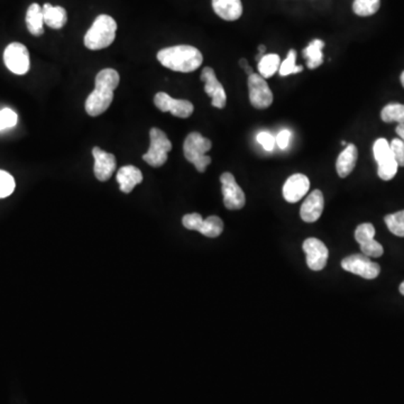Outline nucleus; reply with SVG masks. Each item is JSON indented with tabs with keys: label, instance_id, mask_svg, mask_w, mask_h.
<instances>
[{
	"label": "nucleus",
	"instance_id": "nucleus-28",
	"mask_svg": "<svg viewBox=\"0 0 404 404\" xmlns=\"http://www.w3.org/2000/svg\"><path fill=\"white\" fill-rule=\"evenodd\" d=\"M296 52L294 50L288 51V57L281 63L279 73L281 77L290 76V74H296V73L302 72L303 67L301 65H296Z\"/></svg>",
	"mask_w": 404,
	"mask_h": 404
},
{
	"label": "nucleus",
	"instance_id": "nucleus-39",
	"mask_svg": "<svg viewBox=\"0 0 404 404\" xmlns=\"http://www.w3.org/2000/svg\"><path fill=\"white\" fill-rule=\"evenodd\" d=\"M240 67H242V69H244V67H247L248 65L247 60L246 59L240 60Z\"/></svg>",
	"mask_w": 404,
	"mask_h": 404
},
{
	"label": "nucleus",
	"instance_id": "nucleus-25",
	"mask_svg": "<svg viewBox=\"0 0 404 404\" xmlns=\"http://www.w3.org/2000/svg\"><path fill=\"white\" fill-rule=\"evenodd\" d=\"M381 118L384 123L404 124V105L401 103H388L381 111Z\"/></svg>",
	"mask_w": 404,
	"mask_h": 404
},
{
	"label": "nucleus",
	"instance_id": "nucleus-19",
	"mask_svg": "<svg viewBox=\"0 0 404 404\" xmlns=\"http://www.w3.org/2000/svg\"><path fill=\"white\" fill-rule=\"evenodd\" d=\"M213 9L220 18L234 22L242 15L240 0H213Z\"/></svg>",
	"mask_w": 404,
	"mask_h": 404
},
{
	"label": "nucleus",
	"instance_id": "nucleus-4",
	"mask_svg": "<svg viewBox=\"0 0 404 404\" xmlns=\"http://www.w3.org/2000/svg\"><path fill=\"white\" fill-rule=\"evenodd\" d=\"M213 143L209 138H203L198 132L190 133L184 140V157L194 165L198 172L203 173L211 163V157L207 155Z\"/></svg>",
	"mask_w": 404,
	"mask_h": 404
},
{
	"label": "nucleus",
	"instance_id": "nucleus-13",
	"mask_svg": "<svg viewBox=\"0 0 404 404\" xmlns=\"http://www.w3.org/2000/svg\"><path fill=\"white\" fill-rule=\"evenodd\" d=\"M303 251L307 255V264L313 271H321L328 262L329 251L318 238H308L303 242Z\"/></svg>",
	"mask_w": 404,
	"mask_h": 404
},
{
	"label": "nucleus",
	"instance_id": "nucleus-11",
	"mask_svg": "<svg viewBox=\"0 0 404 404\" xmlns=\"http://www.w3.org/2000/svg\"><path fill=\"white\" fill-rule=\"evenodd\" d=\"M154 103L162 113H171L179 118H189L194 111L193 105L189 100L174 99L165 92H157Z\"/></svg>",
	"mask_w": 404,
	"mask_h": 404
},
{
	"label": "nucleus",
	"instance_id": "nucleus-29",
	"mask_svg": "<svg viewBox=\"0 0 404 404\" xmlns=\"http://www.w3.org/2000/svg\"><path fill=\"white\" fill-rule=\"evenodd\" d=\"M359 246H361V253L367 256V257H369V259H371V257H375V259H376V257H381L383 253H384V248H383L380 242L375 240V238L374 240H366V242H361V244H359Z\"/></svg>",
	"mask_w": 404,
	"mask_h": 404
},
{
	"label": "nucleus",
	"instance_id": "nucleus-31",
	"mask_svg": "<svg viewBox=\"0 0 404 404\" xmlns=\"http://www.w3.org/2000/svg\"><path fill=\"white\" fill-rule=\"evenodd\" d=\"M375 228L372 224L366 223V224L359 225L355 230V240L359 244L366 242V240H374Z\"/></svg>",
	"mask_w": 404,
	"mask_h": 404
},
{
	"label": "nucleus",
	"instance_id": "nucleus-41",
	"mask_svg": "<svg viewBox=\"0 0 404 404\" xmlns=\"http://www.w3.org/2000/svg\"><path fill=\"white\" fill-rule=\"evenodd\" d=\"M399 290L400 293H401L402 296H404V282L401 283V286H400Z\"/></svg>",
	"mask_w": 404,
	"mask_h": 404
},
{
	"label": "nucleus",
	"instance_id": "nucleus-20",
	"mask_svg": "<svg viewBox=\"0 0 404 404\" xmlns=\"http://www.w3.org/2000/svg\"><path fill=\"white\" fill-rule=\"evenodd\" d=\"M44 16V24L53 30H61L67 22V13L61 6H52L51 4H44L42 7Z\"/></svg>",
	"mask_w": 404,
	"mask_h": 404
},
{
	"label": "nucleus",
	"instance_id": "nucleus-9",
	"mask_svg": "<svg viewBox=\"0 0 404 404\" xmlns=\"http://www.w3.org/2000/svg\"><path fill=\"white\" fill-rule=\"evenodd\" d=\"M221 191L224 196V205L228 211H240L246 203L245 193L238 186L232 173L225 172L220 175Z\"/></svg>",
	"mask_w": 404,
	"mask_h": 404
},
{
	"label": "nucleus",
	"instance_id": "nucleus-22",
	"mask_svg": "<svg viewBox=\"0 0 404 404\" xmlns=\"http://www.w3.org/2000/svg\"><path fill=\"white\" fill-rule=\"evenodd\" d=\"M325 47V42L321 40H313L309 45L303 50V57L307 59V65L309 69L313 70L320 67L323 63L322 49Z\"/></svg>",
	"mask_w": 404,
	"mask_h": 404
},
{
	"label": "nucleus",
	"instance_id": "nucleus-3",
	"mask_svg": "<svg viewBox=\"0 0 404 404\" xmlns=\"http://www.w3.org/2000/svg\"><path fill=\"white\" fill-rule=\"evenodd\" d=\"M117 23L109 15H99L84 35V45L91 51L103 50L116 38Z\"/></svg>",
	"mask_w": 404,
	"mask_h": 404
},
{
	"label": "nucleus",
	"instance_id": "nucleus-38",
	"mask_svg": "<svg viewBox=\"0 0 404 404\" xmlns=\"http://www.w3.org/2000/svg\"><path fill=\"white\" fill-rule=\"evenodd\" d=\"M244 71H245L246 74H247L248 77L252 76V74H253L254 73L253 69H252V67H249V65H247V67H244Z\"/></svg>",
	"mask_w": 404,
	"mask_h": 404
},
{
	"label": "nucleus",
	"instance_id": "nucleus-23",
	"mask_svg": "<svg viewBox=\"0 0 404 404\" xmlns=\"http://www.w3.org/2000/svg\"><path fill=\"white\" fill-rule=\"evenodd\" d=\"M281 59L278 54H266L259 61V76L264 79L271 78L280 69Z\"/></svg>",
	"mask_w": 404,
	"mask_h": 404
},
{
	"label": "nucleus",
	"instance_id": "nucleus-32",
	"mask_svg": "<svg viewBox=\"0 0 404 404\" xmlns=\"http://www.w3.org/2000/svg\"><path fill=\"white\" fill-rule=\"evenodd\" d=\"M17 120H18L17 113L9 108L0 111V130L11 128L17 124Z\"/></svg>",
	"mask_w": 404,
	"mask_h": 404
},
{
	"label": "nucleus",
	"instance_id": "nucleus-24",
	"mask_svg": "<svg viewBox=\"0 0 404 404\" xmlns=\"http://www.w3.org/2000/svg\"><path fill=\"white\" fill-rule=\"evenodd\" d=\"M224 230V223L217 215H211L207 219H203L199 232L207 237L215 238L220 236Z\"/></svg>",
	"mask_w": 404,
	"mask_h": 404
},
{
	"label": "nucleus",
	"instance_id": "nucleus-6",
	"mask_svg": "<svg viewBox=\"0 0 404 404\" xmlns=\"http://www.w3.org/2000/svg\"><path fill=\"white\" fill-rule=\"evenodd\" d=\"M373 153L377 162V174L383 181H390L398 173V163L394 157L390 143L386 138H378L375 140L373 146Z\"/></svg>",
	"mask_w": 404,
	"mask_h": 404
},
{
	"label": "nucleus",
	"instance_id": "nucleus-14",
	"mask_svg": "<svg viewBox=\"0 0 404 404\" xmlns=\"http://www.w3.org/2000/svg\"><path fill=\"white\" fill-rule=\"evenodd\" d=\"M92 157L94 159V171L96 178L101 182L109 180L116 171L117 162L115 155L96 146L92 148Z\"/></svg>",
	"mask_w": 404,
	"mask_h": 404
},
{
	"label": "nucleus",
	"instance_id": "nucleus-35",
	"mask_svg": "<svg viewBox=\"0 0 404 404\" xmlns=\"http://www.w3.org/2000/svg\"><path fill=\"white\" fill-rule=\"evenodd\" d=\"M257 140H259V143L263 146L265 151L269 152L273 151V148H274L275 144H276L274 136L265 132L259 133V134L257 135Z\"/></svg>",
	"mask_w": 404,
	"mask_h": 404
},
{
	"label": "nucleus",
	"instance_id": "nucleus-40",
	"mask_svg": "<svg viewBox=\"0 0 404 404\" xmlns=\"http://www.w3.org/2000/svg\"><path fill=\"white\" fill-rule=\"evenodd\" d=\"M265 51H266V47H265V45H259V52L261 54L265 53Z\"/></svg>",
	"mask_w": 404,
	"mask_h": 404
},
{
	"label": "nucleus",
	"instance_id": "nucleus-34",
	"mask_svg": "<svg viewBox=\"0 0 404 404\" xmlns=\"http://www.w3.org/2000/svg\"><path fill=\"white\" fill-rule=\"evenodd\" d=\"M391 150L399 167H404V142L400 138H394L390 143Z\"/></svg>",
	"mask_w": 404,
	"mask_h": 404
},
{
	"label": "nucleus",
	"instance_id": "nucleus-18",
	"mask_svg": "<svg viewBox=\"0 0 404 404\" xmlns=\"http://www.w3.org/2000/svg\"><path fill=\"white\" fill-rule=\"evenodd\" d=\"M359 159V150L354 144H348L345 150L340 154L337 159L336 170L340 178H347L355 169L356 163Z\"/></svg>",
	"mask_w": 404,
	"mask_h": 404
},
{
	"label": "nucleus",
	"instance_id": "nucleus-17",
	"mask_svg": "<svg viewBox=\"0 0 404 404\" xmlns=\"http://www.w3.org/2000/svg\"><path fill=\"white\" fill-rule=\"evenodd\" d=\"M117 182L119 184L120 191L130 193L135 186L143 182V174L138 167L134 165H126L119 169L117 172Z\"/></svg>",
	"mask_w": 404,
	"mask_h": 404
},
{
	"label": "nucleus",
	"instance_id": "nucleus-21",
	"mask_svg": "<svg viewBox=\"0 0 404 404\" xmlns=\"http://www.w3.org/2000/svg\"><path fill=\"white\" fill-rule=\"evenodd\" d=\"M26 26L28 32L34 36H40L44 33L43 11L38 4H32L26 13Z\"/></svg>",
	"mask_w": 404,
	"mask_h": 404
},
{
	"label": "nucleus",
	"instance_id": "nucleus-36",
	"mask_svg": "<svg viewBox=\"0 0 404 404\" xmlns=\"http://www.w3.org/2000/svg\"><path fill=\"white\" fill-rule=\"evenodd\" d=\"M290 138H291L290 130H283L279 133L275 140H276V144H278L281 150H286V148L288 147V143H290Z\"/></svg>",
	"mask_w": 404,
	"mask_h": 404
},
{
	"label": "nucleus",
	"instance_id": "nucleus-42",
	"mask_svg": "<svg viewBox=\"0 0 404 404\" xmlns=\"http://www.w3.org/2000/svg\"><path fill=\"white\" fill-rule=\"evenodd\" d=\"M401 84H402V86H403V88H404V71H403V72H402V74H401Z\"/></svg>",
	"mask_w": 404,
	"mask_h": 404
},
{
	"label": "nucleus",
	"instance_id": "nucleus-12",
	"mask_svg": "<svg viewBox=\"0 0 404 404\" xmlns=\"http://www.w3.org/2000/svg\"><path fill=\"white\" fill-rule=\"evenodd\" d=\"M202 82L205 84V92L211 98V105L213 107L223 109L226 107L227 94L224 86L215 77L213 67H206L200 76Z\"/></svg>",
	"mask_w": 404,
	"mask_h": 404
},
{
	"label": "nucleus",
	"instance_id": "nucleus-7",
	"mask_svg": "<svg viewBox=\"0 0 404 404\" xmlns=\"http://www.w3.org/2000/svg\"><path fill=\"white\" fill-rule=\"evenodd\" d=\"M4 62L15 74H26L30 65V53L26 46L18 42L9 44L4 52Z\"/></svg>",
	"mask_w": 404,
	"mask_h": 404
},
{
	"label": "nucleus",
	"instance_id": "nucleus-16",
	"mask_svg": "<svg viewBox=\"0 0 404 404\" xmlns=\"http://www.w3.org/2000/svg\"><path fill=\"white\" fill-rule=\"evenodd\" d=\"M323 208H325V199L322 192L320 190H315L308 196L303 205L301 206L300 215L302 220L308 224L315 223L320 218Z\"/></svg>",
	"mask_w": 404,
	"mask_h": 404
},
{
	"label": "nucleus",
	"instance_id": "nucleus-15",
	"mask_svg": "<svg viewBox=\"0 0 404 404\" xmlns=\"http://www.w3.org/2000/svg\"><path fill=\"white\" fill-rule=\"evenodd\" d=\"M310 181L301 173L291 175L283 186V197L290 203H296L309 191Z\"/></svg>",
	"mask_w": 404,
	"mask_h": 404
},
{
	"label": "nucleus",
	"instance_id": "nucleus-43",
	"mask_svg": "<svg viewBox=\"0 0 404 404\" xmlns=\"http://www.w3.org/2000/svg\"><path fill=\"white\" fill-rule=\"evenodd\" d=\"M342 145H344V146H347V145H346V142H345V140H342Z\"/></svg>",
	"mask_w": 404,
	"mask_h": 404
},
{
	"label": "nucleus",
	"instance_id": "nucleus-37",
	"mask_svg": "<svg viewBox=\"0 0 404 404\" xmlns=\"http://www.w3.org/2000/svg\"><path fill=\"white\" fill-rule=\"evenodd\" d=\"M396 134L399 135L400 140L404 142V124H399L396 126Z\"/></svg>",
	"mask_w": 404,
	"mask_h": 404
},
{
	"label": "nucleus",
	"instance_id": "nucleus-1",
	"mask_svg": "<svg viewBox=\"0 0 404 404\" xmlns=\"http://www.w3.org/2000/svg\"><path fill=\"white\" fill-rule=\"evenodd\" d=\"M120 77L113 69H103L96 76L94 90L86 100V111L89 116L98 117L103 115L111 107L113 100V92L118 86Z\"/></svg>",
	"mask_w": 404,
	"mask_h": 404
},
{
	"label": "nucleus",
	"instance_id": "nucleus-30",
	"mask_svg": "<svg viewBox=\"0 0 404 404\" xmlns=\"http://www.w3.org/2000/svg\"><path fill=\"white\" fill-rule=\"evenodd\" d=\"M15 180L11 174L6 171L0 170V199L9 197L15 190Z\"/></svg>",
	"mask_w": 404,
	"mask_h": 404
},
{
	"label": "nucleus",
	"instance_id": "nucleus-2",
	"mask_svg": "<svg viewBox=\"0 0 404 404\" xmlns=\"http://www.w3.org/2000/svg\"><path fill=\"white\" fill-rule=\"evenodd\" d=\"M157 60L163 67L182 73L193 72L203 62L201 52L191 45H175L162 49L157 53Z\"/></svg>",
	"mask_w": 404,
	"mask_h": 404
},
{
	"label": "nucleus",
	"instance_id": "nucleus-27",
	"mask_svg": "<svg viewBox=\"0 0 404 404\" xmlns=\"http://www.w3.org/2000/svg\"><path fill=\"white\" fill-rule=\"evenodd\" d=\"M384 221L392 234L404 237V211L386 215Z\"/></svg>",
	"mask_w": 404,
	"mask_h": 404
},
{
	"label": "nucleus",
	"instance_id": "nucleus-8",
	"mask_svg": "<svg viewBox=\"0 0 404 404\" xmlns=\"http://www.w3.org/2000/svg\"><path fill=\"white\" fill-rule=\"evenodd\" d=\"M342 267L347 272L359 275L366 280H374L381 273L380 265L371 261V259L364 254H355L345 257L342 261Z\"/></svg>",
	"mask_w": 404,
	"mask_h": 404
},
{
	"label": "nucleus",
	"instance_id": "nucleus-33",
	"mask_svg": "<svg viewBox=\"0 0 404 404\" xmlns=\"http://www.w3.org/2000/svg\"><path fill=\"white\" fill-rule=\"evenodd\" d=\"M202 223H203V218L200 213H188V215H184V218H182V224L189 230L199 232Z\"/></svg>",
	"mask_w": 404,
	"mask_h": 404
},
{
	"label": "nucleus",
	"instance_id": "nucleus-10",
	"mask_svg": "<svg viewBox=\"0 0 404 404\" xmlns=\"http://www.w3.org/2000/svg\"><path fill=\"white\" fill-rule=\"evenodd\" d=\"M249 101L256 109H266L273 103L272 90L269 89L266 80L257 73L248 77Z\"/></svg>",
	"mask_w": 404,
	"mask_h": 404
},
{
	"label": "nucleus",
	"instance_id": "nucleus-26",
	"mask_svg": "<svg viewBox=\"0 0 404 404\" xmlns=\"http://www.w3.org/2000/svg\"><path fill=\"white\" fill-rule=\"evenodd\" d=\"M380 6L381 0H355L353 11L357 16H372L378 11Z\"/></svg>",
	"mask_w": 404,
	"mask_h": 404
},
{
	"label": "nucleus",
	"instance_id": "nucleus-5",
	"mask_svg": "<svg viewBox=\"0 0 404 404\" xmlns=\"http://www.w3.org/2000/svg\"><path fill=\"white\" fill-rule=\"evenodd\" d=\"M150 148L143 155L144 161L153 167L164 165L167 161V154L172 150V143L163 130L152 128L150 130Z\"/></svg>",
	"mask_w": 404,
	"mask_h": 404
}]
</instances>
